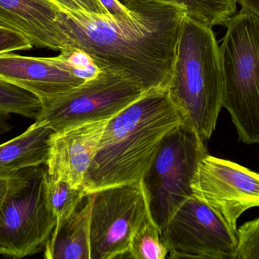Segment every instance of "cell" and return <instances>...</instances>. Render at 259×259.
Returning <instances> with one entry per match:
<instances>
[{
    "mask_svg": "<svg viewBox=\"0 0 259 259\" xmlns=\"http://www.w3.org/2000/svg\"><path fill=\"white\" fill-rule=\"evenodd\" d=\"M128 16L73 12L56 5L52 50L84 52L102 70L143 91L166 88L185 11L156 0H132Z\"/></svg>",
    "mask_w": 259,
    "mask_h": 259,
    "instance_id": "obj_1",
    "label": "cell"
},
{
    "mask_svg": "<svg viewBox=\"0 0 259 259\" xmlns=\"http://www.w3.org/2000/svg\"><path fill=\"white\" fill-rule=\"evenodd\" d=\"M184 123L166 88L144 91L108 121L85 176V197L109 187L140 182L164 138Z\"/></svg>",
    "mask_w": 259,
    "mask_h": 259,
    "instance_id": "obj_2",
    "label": "cell"
},
{
    "mask_svg": "<svg viewBox=\"0 0 259 259\" xmlns=\"http://www.w3.org/2000/svg\"><path fill=\"white\" fill-rule=\"evenodd\" d=\"M166 88L184 124L209 139L223 107L219 46L212 28L185 15Z\"/></svg>",
    "mask_w": 259,
    "mask_h": 259,
    "instance_id": "obj_3",
    "label": "cell"
},
{
    "mask_svg": "<svg viewBox=\"0 0 259 259\" xmlns=\"http://www.w3.org/2000/svg\"><path fill=\"white\" fill-rule=\"evenodd\" d=\"M219 46L223 80L222 106L239 138L259 143V18L242 9L226 24Z\"/></svg>",
    "mask_w": 259,
    "mask_h": 259,
    "instance_id": "obj_4",
    "label": "cell"
},
{
    "mask_svg": "<svg viewBox=\"0 0 259 259\" xmlns=\"http://www.w3.org/2000/svg\"><path fill=\"white\" fill-rule=\"evenodd\" d=\"M205 141L183 123L164 138L140 181L149 217L161 234L178 208L193 196L192 182L208 155Z\"/></svg>",
    "mask_w": 259,
    "mask_h": 259,
    "instance_id": "obj_5",
    "label": "cell"
},
{
    "mask_svg": "<svg viewBox=\"0 0 259 259\" xmlns=\"http://www.w3.org/2000/svg\"><path fill=\"white\" fill-rule=\"evenodd\" d=\"M47 178L44 164L9 176L7 194L0 207L2 256H31L45 246L57 223L47 200Z\"/></svg>",
    "mask_w": 259,
    "mask_h": 259,
    "instance_id": "obj_6",
    "label": "cell"
},
{
    "mask_svg": "<svg viewBox=\"0 0 259 259\" xmlns=\"http://www.w3.org/2000/svg\"><path fill=\"white\" fill-rule=\"evenodd\" d=\"M144 91L119 73L102 70L95 79L42 103L35 121L44 122L53 132L88 122L110 120Z\"/></svg>",
    "mask_w": 259,
    "mask_h": 259,
    "instance_id": "obj_7",
    "label": "cell"
},
{
    "mask_svg": "<svg viewBox=\"0 0 259 259\" xmlns=\"http://www.w3.org/2000/svg\"><path fill=\"white\" fill-rule=\"evenodd\" d=\"M91 259L124 258L139 228L150 219L141 182L89 195Z\"/></svg>",
    "mask_w": 259,
    "mask_h": 259,
    "instance_id": "obj_8",
    "label": "cell"
},
{
    "mask_svg": "<svg viewBox=\"0 0 259 259\" xmlns=\"http://www.w3.org/2000/svg\"><path fill=\"white\" fill-rule=\"evenodd\" d=\"M169 258L235 259L237 234L206 203L193 196L161 234Z\"/></svg>",
    "mask_w": 259,
    "mask_h": 259,
    "instance_id": "obj_9",
    "label": "cell"
},
{
    "mask_svg": "<svg viewBox=\"0 0 259 259\" xmlns=\"http://www.w3.org/2000/svg\"><path fill=\"white\" fill-rule=\"evenodd\" d=\"M193 196L211 207L237 234V221L259 207V174L228 160L208 155L192 182Z\"/></svg>",
    "mask_w": 259,
    "mask_h": 259,
    "instance_id": "obj_10",
    "label": "cell"
},
{
    "mask_svg": "<svg viewBox=\"0 0 259 259\" xmlns=\"http://www.w3.org/2000/svg\"><path fill=\"white\" fill-rule=\"evenodd\" d=\"M0 78L31 92L42 103L86 82L76 76L65 52L56 57L0 54Z\"/></svg>",
    "mask_w": 259,
    "mask_h": 259,
    "instance_id": "obj_11",
    "label": "cell"
},
{
    "mask_svg": "<svg viewBox=\"0 0 259 259\" xmlns=\"http://www.w3.org/2000/svg\"><path fill=\"white\" fill-rule=\"evenodd\" d=\"M109 120L88 122L53 132L46 164L49 176L81 189Z\"/></svg>",
    "mask_w": 259,
    "mask_h": 259,
    "instance_id": "obj_12",
    "label": "cell"
},
{
    "mask_svg": "<svg viewBox=\"0 0 259 259\" xmlns=\"http://www.w3.org/2000/svg\"><path fill=\"white\" fill-rule=\"evenodd\" d=\"M56 10L51 0H0V25L24 35L33 47L51 50Z\"/></svg>",
    "mask_w": 259,
    "mask_h": 259,
    "instance_id": "obj_13",
    "label": "cell"
},
{
    "mask_svg": "<svg viewBox=\"0 0 259 259\" xmlns=\"http://www.w3.org/2000/svg\"><path fill=\"white\" fill-rule=\"evenodd\" d=\"M53 130L36 122L22 134L0 144V176H9L27 167L46 165Z\"/></svg>",
    "mask_w": 259,
    "mask_h": 259,
    "instance_id": "obj_14",
    "label": "cell"
},
{
    "mask_svg": "<svg viewBox=\"0 0 259 259\" xmlns=\"http://www.w3.org/2000/svg\"><path fill=\"white\" fill-rule=\"evenodd\" d=\"M68 218L57 221L46 243L44 258L47 259H91V202Z\"/></svg>",
    "mask_w": 259,
    "mask_h": 259,
    "instance_id": "obj_15",
    "label": "cell"
},
{
    "mask_svg": "<svg viewBox=\"0 0 259 259\" xmlns=\"http://www.w3.org/2000/svg\"><path fill=\"white\" fill-rule=\"evenodd\" d=\"M42 107L36 95L0 78V135L12 129L11 114L36 120Z\"/></svg>",
    "mask_w": 259,
    "mask_h": 259,
    "instance_id": "obj_16",
    "label": "cell"
},
{
    "mask_svg": "<svg viewBox=\"0 0 259 259\" xmlns=\"http://www.w3.org/2000/svg\"><path fill=\"white\" fill-rule=\"evenodd\" d=\"M178 6L186 16L212 28L226 25L237 13V0H156Z\"/></svg>",
    "mask_w": 259,
    "mask_h": 259,
    "instance_id": "obj_17",
    "label": "cell"
},
{
    "mask_svg": "<svg viewBox=\"0 0 259 259\" xmlns=\"http://www.w3.org/2000/svg\"><path fill=\"white\" fill-rule=\"evenodd\" d=\"M168 253L159 229L149 219L134 234L127 255L135 259H164Z\"/></svg>",
    "mask_w": 259,
    "mask_h": 259,
    "instance_id": "obj_18",
    "label": "cell"
},
{
    "mask_svg": "<svg viewBox=\"0 0 259 259\" xmlns=\"http://www.w3.org/2000/svg\"><path fill=\"white\" fill-rule=\"evenodd\" d=\"M47 200L57 221L68 218L78 208L85 198L81 189L72 188L68 182L49 176L47 183Z\"/></svg>",
    "mask_w": 259,
    "mask_h": 259,
    "instance_id": "obj_19",
    "label": "cell"
},
{
    "mask_svg": "<svg viewBox=\"0 0 259 259\" xmlns=\"http://www.w3.org/2000/svg\"><path fill=\"white\" fill-rule=\"evenodd\" d=\"M237 240L235 259H259V218L237 229Z\"/></svg>",
    "mask_w": 259,
    "mask_h": 259,
    "instance_id": "obj_20",
    "label": "cell"
},
{
    "mask_svg": "<svg viewBox=\"0 0 259 259\" xmlns=\"http://www.w3.org/2000/svg\"><path fill=\"white\" fill-rule=\"evenodd\" d=\"M33 47L24 35L0 25V54L28 50Z\"/></svg>",
    "mask_w": 259,
    "mask_h": 259,
    "instance_id": "obj_21",
    "label": "cell"
},
{
    "mask_svg": "<svg viewBox=\"0 0 259 259\" xmlns=\"http://www.w3.org/2000/svg\"><path fill=\"white\" fill-rule=\"evenodd\" d=\"M62 9L73 12H83L98 15H108L106 10L99 0H51Z\"/></svg>",
    "mask_w": 259,
    "mask_h": 259,
    "instance_id": "obj_22",
    "label": "cell"
},
{
    "mask_svg": "<svg viewBox=\"0 0 259 259\" xmlns=\"http://www.w3.org/2000/svg\"><path fill=\"white\" fill-rule=\"evenodd\" d=\"M103 7L113 16H128L132 13V0L123 4L119 0H99Z\"/></svg>",
    "mask_w": 259,
    "mask_h": 259,
    "instance_id": "obj_23",
    "label": "cell"
},
{
    "mask_svg": "<svg viewBox=\"0 0 259 259\" xmlns=\"http://www.w3.org/2000/svg\"><path fill=\"white\" fill-rule=\"evenodd\" d=\"M242 9L249 11L259 18V0H237Z\"/></svg>",
    "mask_w": 259,
    "mask_h": 259,
    "instance_id": "obj_24",
    "label": "cell"
},
{
    "mask_svg": "<svg viewBox=\"0 0 259 259\" xmlns=\"http://www.w3.org/2000/svg\"><path fill=\"white\" fill-rule=\"evenodd\" d=\"M9 176H0V207L4 202L9 189Z\"/></svg>",
    "mask_w": 259,
    "mask_h": 259,
    "instance_id": "obj_25",
    "label": "cell"
},
{
    "mask_svg": "<svg viewBox=\"0 0 259 259\" xmlns=\"http://www.w3.org/2000/svg\"><path fill=\"white\" fill-rule=\"evenodd\" d=\"M121 3H122L123 4H125V3H129L130 1H131V0H119Z\"/></svg>",
    "mask_w": 259,
    "mask_h": 259,
    "instance_id": "obj_26",
    "label": "cell"
}]
</instances>
